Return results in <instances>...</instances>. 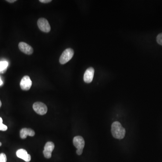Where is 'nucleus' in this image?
<instances>
[{
    "instance_id": "7",
    "label": "nucleus",
    "mask_w": 162,
    "mask_h": 162,
    "mask_svg": "<svg viewBox=\"0 0 162 162\" xmlns=\"http://www.w3.org/2000/svg\"><path fill=\"white\" fill-rule=\"evenodd\" d=\"M94 72V69L93 67H90L86 70L84 77V81L86 83L89 84L93 81Z\"/></svg>"
},
{
    "instance_id": "1",
    "label": "nucleus",
    "mask_w": 162,
    "mask_h": 162,
    "mask_svg": "<svg viewBox=\"0 0 162 162\" xmlns=\"http://www.w3.org/2000/svg\"><path fill=\"white\" fill-rule=\"evenodd\" d=\"M111 133L115 138L122 139L125 137L126 131L119 122L116 121L112 124Z\"/></svg>"
},
{
    "instance_id": "15",
    "label": "nucleus",
    "mask_w": 162,
    "mask_h": 162,
    "mask_svg": "<svg viewBox=\"0 0 162 162\" xmlns=\"http://www.w3.org/2000/svg\"><path fill=\"white\" fill-rule=\"evenodd\" d=\"M157 42L158 43L162 46V33L159 34L157 37Z\"/></svg>"
},
{
    "instance_id": "4",
    "label": "nucleus",
    "mask_w": 162,
    "mask_h": 162,
    "mask_svg": "<svg viewBox=\"0 0 162 162\" xmlns=\"http://www.w3.org/2000/svg\"><path fill=\"white\" fill-rule=\"evenodd\" d=\"M37 25L39 29L45 33H49L51 31V26L48 20L43 18H41L38 19Z\"/></svg>"
},
{
    "instance_id": "12",
    "label": "nucleus",
    "mask_w": 162,
    "mask_h": 162,
    "mask_svg": "<svg viewBox=\"0 0 162 162\" xmlns=\"http://www.w3.org/2000/svg\"><path fill=\"white\" fill-rule=\"evenodd\" d=\"M8 65L7 62H0V74H3L7 71Z\"/></svg>"
},
{
    "instance_id": "17",
    "label": "nucleus",
    "mask_w": 162,
    "mask_h": 162,
    "mask_svg": "<svg viewBox=\"0 0 162 162\" xmlns=\"http://www.w3.org/2000/svg\"><path fill=\"white\" fill-rule=\"evenodd\" d=\"M83 152V149H77V151H76V153H77V155H82Z\"/></svg>"
},
{
    "instance_id": "2",
    "label": "nucleus",
    "mask_w": 162,
    "mask_h": 162,
    "mask_svg": "<svg viewBox=\"0 0 162 162\" xmlns=\"http://www.w3.org/2000/svg\"><path fill=\"white\" fill-rule=\"evenodd\" d=\"M74 51L71 48H67L63 51L60 58V63L61 64L67 63L73 57Z\"/></svg>"
},
{
    "instance_id": "21",
    "label": "nucleus",
    "mask_w": 162,
    "mask_h": 162,
    "mask_svg": "<svg viewBox=\"0 0 162 162\" xmlns=\"http://www.w3.org/2000/svg\"><path fill=\"white\" fill-rule=\"evenodd\" d=\"M1 145H2V144H1V142H0V146H1Z\"/></svg>"
},
{
    "instance_id": "5",
    "label": "nucleus",
    "mask_w": 162,
    "mask_h": 162,
    "mask_svg": "<svg viewBox=\"0 0 162 162\" xmlns=\"http://www.w3.org/2000/svg\"><path fill=\"white\" fill-rule=\"evenodd\" d=\"M54 148V143L51 141H48L46 144L44 148L43 155L46 158H50L52 157V152Z\"/></svg>"
},
{
    "instance_id": "8",
    "label": "nucleus",
    "mask_w": 162,
    "mask_h": 162,
    "mask_svg": "<svg viewBox=\"0 0 162 162\" xmlns=\"http://www.w3.org/2000/svg\"><path fill=\"white\" fill-rule=\"evenodd\" d=\"M19 50L25 54L30 55L32 54L34 52V50L32 46L24 42L19 43Z\"/></svg>"
},
{
    "instance_id": "11",
    "label": "nucleus",
    "mask_w": 162,
    "mask_h": 162,
    "mask_svg": "<svg viewBox=\"0 0 162 162\" xmlns=\"http://www.w3.org/2000/svg\"><path fill=\"white\" fill-rule=\"evenodd\" d=\"M34 131L33 130L30 128H24L22 129L20 131V137L21 138L24 139L26 138L27 136H30V137H34L35 135Z\"/></svg>"
},
{
    "instance_id": "16",
    "label": "nucleus",
    "mask_w": 162,
    "mask_h": 162,
    "mask_svg": "<svg viewBox=\"0 0 162 162\" xmlns=\"http://www.w3.org/2000/svg\"><path fill=\"white\" fill-rule=\"evenodd\" d=\"M39 1L41 2V3H48L52 2V0H40Z\"/></svg>"
},
{
    "instance_id": "10",
    "label": "nucleus",
    "mask_w": 162,
    "mask_h": 162,
    "mask_svg": "<svg viewBox=\"0 0 162 162\" xmlns=\"http://www.w3.org/2000/svg\"><path fill=\"white\" fill-rule=\"evenodd\" d=\"M16 155L18 157L23 159L25 162H29L31 160V156L28 154L25 149H19L17 151Z\"/></svg>"
},
{
    "instance_id": "20",
    "label": "nucleus",
    "mask_w": 162,
    "mask_h": 162,
    "mask_svg": "<svg viewBox=\"0 0 162 162\" xmlns=\"http://www.w3.org/2000/svg\"><path fill=\"white\" fill-rule=\"evenodd\" d=\"M1 100H0V108H1Z\"/></svg>"
},
{
    "instance_id": "19",
    "label": "nucleus",
    "mask_w": 162,
    "mask_h": 162,
    "mask_svg": "<svg viewBox=\"0 0 162 162\" xmlns=\"http://www.w3.org/2000/svg\"><path fill=\"white\" fill-rule=\"evenodd\" d=\"M2 84H3V82H2L1 78V77H0V86H1Z\"/></svg>"
},
{
    "instance_id": "13",
    "label": "nucleus",
    "mask_w": 162,
    "mask_h": 162,
    "mask_svg": "<svg viewBox=\"0 0 162 162\" xmlns=\"http://www.w3.org/2000/svg\"><path fill=\"white\" fill-rule=\"evenodd\" d=\"M2 118L1 117H0V131H6L7 130V127L6 125H4L2 123Z\"/></svg>"
},
{
    "instance_id": "3",
    "label": "nucleus",
    "mask_w": 162,
    "mask_h": 162,
    "mask_svg": "<svg viewBox=\"0 0 162 162\" xmlns=\"http://www.w3.org/2000/svg\"><path fill=\"white\" fill-rule=\"evenodd\" d=\"M33 109L39 115H44L47 112V106L43 103L41 102L34 103L33 105Z\"/></svg>"
},
{
    "instance_id": "14",
    "label": "nucleus",
    "mask_w": 162,
    "mask_h": 162,
    "mask_svg": "<svg viewBox=\"0 0 162 162\" xmlns=\"http://www.w3.org/2000/svg\"><path fill=\"white\" fill-rule=\"evenodd\" d=\"M7 156L4 153L0 154V162H7Z\"/></svg>"
},
{
    "instance_id": "18",
    "label": "nucleus",
    "mask_w": 162,
    "mask_h": 162,
    "mask_svg": "<svg viewBox=\"0 0 162 162\" xmlns=\"http://www.w3.org/2000/svg\"><path fill=\"white\" fill-rule=\"evenodd\" d=\"M7 1L9 2V3H14V2L16 1V0H7Z\"/></svg>"
},
{
    "instance_id": "6",
    "label": "nucleus",
    "mask_w": 162,
    "mask_h": 162,
    "mask_svg": "<svg viewBox=\"0 0 162 162\" xmlns=\"http://www.w3.org/2000/svg\"><path fill=\"white\" fill-rule=\"evenodd\" d=\"M32 82L30 77L25 76L22 78L20 83V87L24 91H28L32 86Z\"/></svg>"
},
{
    "instance_id": "9",
    "label": "nucleus",
    "mask_w": 162,
    "mask_h": 162,
    "mask_svg": "<svg viewBox=\"0 0 162 162\" xmlns=\"http://www.w3.org/2000/svg\"><path fill=\"white\" fill-rule=\"evenodd\" d=\"M73 144L77 149H83L85 146L84 138L81 136H76L73 139Z\"/></svg>"
}]
</instances>
